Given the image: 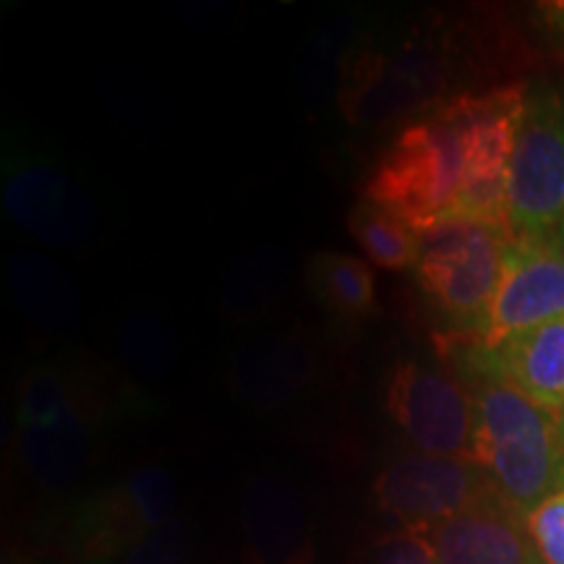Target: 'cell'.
Segmentation results:
<instances>
[{
    "label": "cell",
    "mask_w": 564,
    "mask_h": 564,
    "mask_svg": "<svg viewBox=\"0 0 564 564\" xmlns=\"http://www.w3.org/2000/svg\"><path fill=\"white\" fill-rule=\"evenodd\" d=\"M436 564H544L528 533L525 514L497 494L432 531Z\"/></svg>",
    "instance_id": "obj_10"
},
{
    "label": "cell",
    "mask_w": 564,
    "mask_h": 564,
    "mask_svg": "<svg viewBox=\"0 0 564 564\" xmlns=\"http://www.w3.org/2000/svg\"><path fill=\"white\" fill-rule=\"evenodd\" d=\"M523 108V87L429 105L369 167L364 199L394 212L419 232L457 220L507 223V186Z\"/></svg>",
    "instance_id": "obj_1"
},
{
    "label": "cell",
    "mask_w": 564,
    "mask_h": 564,
    "mask_svg": "<svg viewBox=\"0 0 564 564\" xmlns=\"http://www.w3.org/2000/svg\"><path fill=\"white\" fill-rule=\"evenodd\" d=\"M371 491L379 510L398 520L405 531L432 533L494 489L476 460L413 449L387 463Z\"/></svg>",
    "instance_id": "obj_6"
},
{
    "label": "cell",
    "mask_w": 564,
    "mask_h": 564,
    "mask_svg": "<svg viewBox=\"0 0 564 564\" xmlns=\"http://www.w3.org/2000/svg\"><path fill=\"white\" fill-rule=\"evenodd\" d=\"M19 434L26 465L37 481L61 489L79 476L89 453V426L79 408L70 405L51 419L21 423Z\"/></svg>",
    "instance_id": "obj_12"
},
{
    "label": "cell",
    "mask_w": 564,
    "mask_h": 564,
    "mask_svg": "<svg viewBox=\"0 0 564 564\" xmlns=\"http://www.w3.org/2000/svg\"><path fill=\"white\" fill-rule=\"evenodd\" d=\"M514 232L507 223L457 220L421 232L415 282L434 308L476 335L489 314Z\"/></svg>",
    "instance_id": "obj_3"
},
{
    "label": "cell",
    "mask_w": 564,
    "mask_h": 564,
    "mask_svg": "<svg viewBox=\"0 0 564 564\" xmlns=\"http://www.w3.org/2000/svg\"><path fill=\"white\" fill-rule=\"evenodd\" d=\"M369 564H436L432 533L400 531L387 533L371 549Z\"/></svg>",
    "instance_id": "obj_16"
},
{
    "label": "cell",
    "mask_w": 564,
    "mask_h": 564,
    "mask_svg": "<svg viewBox=\"0 0 564 564\" xmlns=\"http://www.w3.org/2000/svg\"><path fill=\"white\" fill-rule=\"evenodd\" d=\"M3 564H21V562H19V560H11V556H6Z\"/></svg>",
    "instance_id": "obj_19"
},
{
    "label": "cell",
    "mask_w": 564,
    "mask_h": 564,
    "mask_svg": "<svg viewBox=\"0 0 564 564\" xmlns=\"http://www.w3.org/2000/svg\"><path fill=\"white\" fill-rule=\"evenodd\" d=\"M175 502L178 489L165 470H133L118 489L91 502L84 512V546L95 560L118 554L126 546H137L147 535L167 525Z\"/></svg>",
    "instance_id": "obj_9"
},
{
    "label": "cell",
    "mask_w": 564,
    "mask_h": 564,
    "mask_svg": "<svg viewBox=\"0 0 564 564\" xmlns=\"http://www.w3.org/2000/svg\"><path fill=\"white\" fill-rule=\"evenodd\" d=\"M306 280L324 308L348 319H361L377 308L373 272L364 259L340 251H319L308 259Z\"/></svg>",
    "instance_id": "obj_13"
},
{
    "label": "cell",
    "mask_w": 564,
    "mask_h": 564,
    "mask_svg": "<svg viewBox=\"0 0 564 564\" xmlns=\"http://www.w3.org/2000/svg\"><path fill=\"white\" fill-rule=\"evenodd\" d=\"M463 382L494 379L560 415L564 408V316L507 337L494 348L465 345Z\"/></svg>",
    "instance_id": "obj_8"
},
{
    "label": "cell",
    "mask_w": 564,
    "mask_h": 564,
    "mask_svg": "<svg viewBox=\"0 0 564 564\" xmlns=\"http://www.w3.org/2000/svg\"><path fill=\"white\" fill-rule=\"evenodd\" d=\"M564 316V246L554 238H512L489 314L470 343L494 348L507 337Z\"/></svg>",
    "instance_id": "obj_7"
},
{
    "label": "cell",
    "mask_w": 564,
    "mask_h": 564,
    "mask_svg": "<svg viewBox=\"0 0 564 564\" xmlns=\"http://www.w3.org/2000/svg\"><path fill=\"white\" fill-rule=\"evenodd\" d=\"M6 202L13 220L45 243L74 249L95 236L97 209L91 196L61 173L26 167L9 181Z\"/></svg>",
    "instance_id": "obj_11"
},
{
    "label": "cell",
    "mask_w": 564,
    "mask_h": 564,
    "mask_svg": "<svg viewBox=\"0 0 564 564\" xmlns=\"http://www.w3.org/2000/svg\"><path fill=\"white\" fill-rule=\"evenodd\" d=\"M528 533L544 564H564V491L546 497L525 514Z\"/></svg>",
    "instance_id": "obj_15"
},
{
    "label": "cell",
    "mask_w": 564,
    "mask_h": 564,
    "mask_svg": "<svg viewBox=\"0 0 564 564\" xmlns=\"http://www.w3.org/2000/svg\"><path fill=\"white\" fill-rule=\"evenodd\" d=\"M560 429H562V440H564V408H562V413H560Z\"/></svg>",
    "instance_id": "obj_18"
},
{
    "label": "cell",
    "mask_w": 564,
    "mask_h": 564,
    "mask_svg": "<svg viewBox=\"0 0 564 564\" xmlns=\"http://www.w3.org/2000/svg\"><path fill=\"white\" fill-rule=\"evenodd\" d=\"M556 241H560V243L564 246V223H562V228L556 230Z\"/></svg>",
    "instance_id": "obj_17"
},
{
    "label": "cell",
    "mask_w": 564,
    "mask_h": 564,
    "mask_svg": "<svg viewBox=\"0 0 564 564\" xmlns=\"http://www.w3.org/2000/svg\"><path fill=\"white\" fill-rule=\"evenodd\" d=\"M474 392V460L491 489L512 510L528 514L564 491V440L560 415L494 379L465 382Z\"/></svg>",
    "instance_id": "obj_2"
},
{
    "label": "cell",
    "mask_w": 564,
    "mask_h": 564,
    "mask_svg": "<svg viewBox=\"0 0 564 564\" xmlns=\"http://www.w3.org/2000/svg\"><path fill=\"white\" fill-rule=\"evenodd\" d=\"M348 230L371 264L390 272L413 270L419 262L421 232L394 212L371 199H358L348 215Z\"/></svg>",
    "instance_id": "obj_14"
},
{
    "label": "cell",
    "mask_w": 564,
    "mask_h": 564,
    "mask_svg": "<svg viewBox=\"0 0 564 564\" xmlns=\"http://www.w3.org/2000/svg\"><path fill=\"white\" fill-rule=\"evenodd\" d=\"M507 223L518 238H554L564 223V82L525 91Z\"/></svg>",
    "instance_id": "obj_4"
},
{
    "label": "cell",
    "mask_w": 564,
    "mask_h": 564,
    "mask_svg": "<svg viewBox=\"0 0 564 564\" xmlns=\"http://www.w3.org/2000/svg\"><path fill=\"white\" fill-rule=\"evenodd\" d=\"M384 411L421 453L474 460V392L449 371L415 358L398 361L387 373Z\"/></svg>",
    "instance_id": "obj_5"
}]
</instances>
